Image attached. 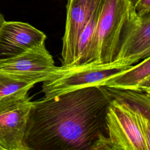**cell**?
Listing matches in <instances>:
<instances>
[{"mask_svg": "<svg viewBox=\"0 0 150 150\" xmlns=\"http://www.w3.org/2000/svg\"><path fill=\"white\" fill-rule=\"evenodd\" d=\"M112 97L105 86L86 87L32 101L24 150H90L105 135V115Z\"/></svg>", "mask_w": 150, "mask_h": 150, "instance_id": "1", "label": "cell"}, {"mask_svg": "<svg viewBox=\"0 0 150 150\" xmlns=\"http://www.w3.org/2000/svg\"><path fill=\"white\" fill-rule=\"evenodd\" d=\"M134 12L131 0H100L92 37L80 57L72 64L112 62L122 29Z\"/></svg>", "mask_w": 150, "mask_h": 150, "instance_id": "2", "label": "cell"}, {"mask_svg": "<svg viewBox=\"0 0 150 150\" xmlns=\"http://www.w3.org/2000/svg\"><path fill=\"white\" fill-rule=\"evenodd\" d=\"M132 66L122 60L105 64L90 63L54 66L42 81L43 98H53L86 87L106 86L111 79Z\"/></svg>", "mask_w": 150, "mask_h": 150, "instance_id": "3", "label": "cell"}, {"mask_svg": "<svg viewBox=\"0 0 150 150\" xmlns=\"http://www.w3.org/2000/svg\"><path fill=\"white\" fill-rule=\"evenodd\" d=\"M149 117L139 108L112 98L105 123L112 150H150Z\"/></svg>", "mask_w": 150, "mask_h": 150, "instance_id": "4", "label": "cell"}, {"mask_svg": "<svg viewBox=\"0 0 150 150\" xmlns=\"http://www.w3.org/2000/svg\"><path fill=\"white\" fill-rule=\"evenodd\" d=\"M32 104L28 93L0 100V146L3 150H24L23 139Z\"/></svg>", "mask_w": 150, "mask_h": 150, "instance_id": "5", "label": "cell"}, {"mask_svg": "<svg viewBox=\"0 0 150 150\" xmlns=\"http://www.w3.org/2000/svg\"><path fill=\"white\" fill-rule=\"evenodd\" d=\"M149 55L150 13L134 12L122 29L114 60H125L132 65Z\"/></svg>", "mask_w": 150, "mask_h": 150, "instance_id": "6", "label": "cell"}, {"mask_svg": "<svg viewBox=\"0 0 150 150\" xmlns=\"http://www.w3.org/2000/svg\"><path fill=\"white\" fill-rule=\"evenodd\" d=\"M46 39L43 32L28 23L4 21L0 27V61L43 46Z\"/></svg>", "mask_w": 150, "mask_h": 150, "instance_id": "7", "label": "cell"}, {"mask_svg": "<svg viewBox=\"0 0 150 150\" xmlns=\"http://www.w3.org/2000/svg\"><path fill=\"white\" fill-rule=\"evenodd\" d=\"M54 66L53 57L45 45L0 61V70L34 84L43 81Z\"/></svg>", "mask_w": 150, "mask_h": 150, "instance_id": "8", "label": "cell"}, {"mask_svg": "<svg viewBox=\"0 0 150 150\" xmlns=\"http://www.w3.org/2000/svg\"><path fill=\"white\" fill-rule=\"evenodd\" d=\"M99 2L100 0H67L66 25L62 39V64H72L76 60L78 39Z\"/></svg>", "mask_w": 150, "mask_h": 150, "instance_id": "9", "label": "cell"}, {"mask_svg": "<svg viewBox=\"0 0 150 150\" xmlns=\"http://www.w3.org/2000/svg\"><path fill=\"white\" fill-rule=\"evenodd\" d=\"M106 87L150 94V56L111 79Z\"/></svg>", "mask_w": 150, "mask_h": 150, "instance_id": "10", "label": "cell"}, {"mask_svg": "<svg viewBox=\"0 0 150 150\" xmlns=\"http://www.w3.org/2000/svg\"><path fill=\"white\" fill-rule=\"evenodd\" d=\"M35 84L0 70V100L28 93Z\"/></svg>", "mask_w": 150, "mask_h": 150, "instance_id": "11", "label": "cell"}, {"mask_svg": "<svg viewBox=\"0 0 150 150\" xmlns=\"http://www.w3.org/2000/svg\"><path fill=\"white\" fill-rule=\"evenodd\" d=\"M106 87V86H105ZM112 98L122 100L137 107L150 116V94L128 90H119L106 87Z\"/></svg>", "mask_w": 150, "mask_h": 150, "instance_id": "12", "label": "cell"}, {"mask_svg": "<svg viewBox=\"0 0 150 150\" xmlns=\"http://www.w3.org/2000/svg\"><path fill=\"white\" fill-rule=\"evenodd\" d=\"M99 4V3H98ZM98 15V5L88 22L83 28L77 42L76 62L86 49L93 34Z\"/></svg>", "mask_w": 150, "mask_h": 150, "instance_id": "13", "label": "cell"}, {"mask_svg": "<svg viewBox=\"0 0 150 150\" xmlns=\"http://www.w3.org/2000/svg\"><path fill=\"white\" fill-rule=\"evenodd\" d=\"M135 12L138 15L150 13V0H131Z\"/></svg>", "mask_w": 150, "mask_h": 150, "instance_id": "14", "label": "cell"}, {"mask_svg": "<svg viewBox=\"0 0 150 150\" xmlns=\"http://www.w3.org/2000/svg\"><path fill=\"white\" fill-rule=\"evenodd\" d=\"M5 21L4 19V15L0 12V27L2 25V23H3V22Z\"/></svg>", "mask_w": 150, "mask_h": 150, "instance_id": "15", "label": "cell"}, {"mask_svg": "<svg viewBox=\"0 0 150 150\" xmlns=\"http://www.w3.org/2000/svg\"><path fill=\"white\" fill-rule=\"evenodd\" d=\"M0 150H3V149H2V148L0 146Z\"/></svg>", "mask_w": 150, "mask_h": 150, "instance_id": "16", "label": "cell"}]
</instances>
